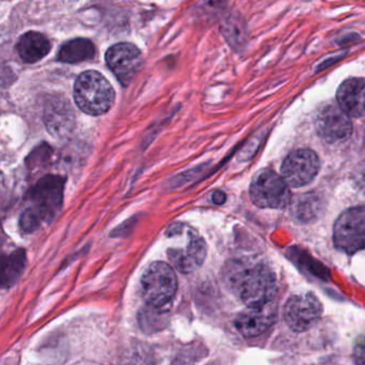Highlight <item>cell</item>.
<instances>
[{
    "label": "cell",
    "instance_id": "obj_1",
    "mask_svg": "<svg viewBox=\"0 0 365 365\" xmlns=\"http://www.w3.org/2000/svg\"><path fill=\"white\" fill-rule=\"evenodd\" d=\"M73 96L76 106L91 116L106 114L115 101L114 87L97 71L83 72L78 76Z\"/></svg>",
    "mask_w": 365,
    "mask_h": 365
},
{
    "label": "cell",
    "instance_id": "obj_2",
    "mask_svg": "<svg viewBox=\"0 0 365 365\" xmlns=\"http://www.w3.org/2000/svg\"><path fill=\"white\" fill-rule=\"evenodd\" d=\"M140 286L149 307L162 309L174 298L178 282L173 267L166 262H155L145 271Z\"/></svg>",
    "mask_w": 365,
    "mask_h": 365
},
{
    "label": "cell",
    "instance_id": "obj_3",
    "mask_svg": "<svg viewBox=\"0 0 365 365\" xmlns=\"http://www.w3.org/2000/svg\"><path fill=\"white\" fill-rule=\"evenodd\" d=\"M277 292V275L264 264H256L243 274L239 286L241 300L247 307H260L272 302Z\"/></svg>",
    "mask_w": 365,
    "mask_h": 365
},
{
    "label": "cell",
    "instance_id": "obj_4",
    "mask_svg": "<svg viewBox=\"0 0 365 365\" xmlns=\"http://www.w3.org/2000/svg\"><path fill=\"white\" fill-rule=\"evenodd\" d=\"M335 247L354 254L365 247V207H352L344 211L333 227Z\"/></svg>",
    "mask_w": 365,
    "mask_h": 365
},
{
    "label": "cell",
    "instance_id": "obj_5",
    "mask_svg": "<svg viewBox=\"0 0 365 365\" xmlns=\"http://www.w3.org/2000/svg\"><path fill=\"white\" fill-rule=\"evenodd\" d=\"M250 196L259 208L283 209L292 200L287 183L272 170H262L254 178L250 187Z\"/></svg>",
    "mask_w": 365,
    "mask_h": 365
},
{
    "label": "cell",
    "instance_id": "obj_6",
    "mask_svg": "<svg viewBox=\"0 0 365 365\" xmlns=\"http://www.w3.org/2000/svg\"><path fill=\"white\" fill-rule=\"evenodd\" d=\"M65 179L58 175H46L40 179L31 192L33 208L44 223L52 221L61 209Z\"/></svg>",
    "mask_w": 365,
    "mask_h": 365
},
{
    "label": "cell",
    "instance_id": "obj_7",
    "mask_svg": "<svg viewBox=\"0 0 365 365\" xmlns=\"http://www.w3.org/2000/svg\"><path fill=\"white\" fill-rule=\"evenodd\" d=\"M322 314V303L312 292L294 294L284 307V319L296 332H304L315 326Z\"/></svg>",
    "mask_w": 365,
    "mask_h": 365
},
{
    "label": "cell",
    "instance_id": "obj_8",
    "mask_svg": "<svg viewBox=\"0 0 365 365\" xmlns=\"http://www.w3.org/2000/svg\"><path fill=\"white\" fill-rule=\"evenodd\" d=\"M106 61L110 71L125 87L131 84L144 66V58L140 48L128 42L110 46L106 52Z\"/></svg>",
    "mask_w": 365,
    "mask_h": 365
},
{
    "label": "cell",
    "instance_id": "obj_9",
    "mask_svg": "<svg viewBox=\"0 0 365 365\" xmlns=\"http://www.w3.org/2000/svg\"><path fill=\"white\" fill-rule=\"evenodd\" d=\"M319 168V159L314 151L299 149L284 160L281 168L282 178L288 187H304L315 179Z\"/></svg>",
    "mask_w": 365,
    "mask_h": 365
},
{
    "label": "cell",
    "instance_id": "obj_10",
    "mask_svg": "<svg viewBox=\"0 0 365 365\" xmlns=\"http://www.w3.org/2000/svg\"><path fill=\"white\" fill-rule=\"evenodd\" d=\"M316 129L320 138L328 144L345 142L352 133L349 116L334 106L322 108L316 118Z\"/></svg>",
    "mask_w": 365,
    "mask_h": 365
},
{
    "label": "cell",
    "instance_id": "obj_11",
    "mask_svg": "<svg viewBox=\"0 0 365 365\" xmlns=\"http://www.w3.org/2000/svg\"><path fill=\"white\" fill-rule=\"evenodd\" d=\"M168 254L177 270L182 273L193 272L202 266L206 258V242L195 232H190L185 247H170Z\"/></svg>",
    "mask_w": 365,
    "mask_h": 365
},
{
    "label": "cell",
    "instance_id": "obj_12",
    "mask_svg": "<svg viewBox=\"0 0 365 365\" xmlns=\"http://www.w3.org/2000/svg\"><path fill=\"white\" fill-rule=\"evenodd\" d=\"M277 318V309L272 302L264 307H249L236 318V328L245 337H255L268 330Z\"/></svg>",
    "mask_w": 365,
    "mask_h": 365
},
{
    "label": "cell",
    "instance_id": "obj_13",
    "mask_svg": "<svg viewBox=\"0 0 365 365\" xmlns=\"http://www.w3.org/2000/svg\"><path fill=\"white\" fill-rule=\"evenodd\" d=\"M339 106L349 117L365 116V78H349L336 93Z\"/></svg>",
    "mask_w": 365,
    "mask_h": 365
},
{
    "label": "cell",
    "instance_id": "obj_14",
    "mask_svg": "<svg viewBox=\"0 0 365 365\" xmlns=\"http://www.w3.org/2000/svg\"><path fill=\"white\" fill-rule=\"evenodd\" d=\"M52 44L43 34L29 31L19 39L16 50L21 58L27 63H38L48 56Z\"/></svg>",
    "mask_w": 365,
    "mask_h": 365
},
{
    "label": "cell",
    "instance_id": "obj_15",
    "mask_svg": "<svg viewBox=\"0 0 365 365\" xmlns=\"http://www.w3.org/2000/svg\"><path fill=\"white\" fill-rule=\"evenodd\" d=\"M95 55L96 50L93 42L88 39L78 38L61 46L58 53V59L61 63H78L91 61Z\"/></svg>",
    "mask_w": 365,
    "mask_h": 365
},
{
    "label": "cell",
    "instance_id": "obj_16",
    "mask_svg": "<svg viewBox=\"0 0 365 365\" xmlns=\"http://www.w3.org/2000/svg\"><path fill=\"white\" fill-rule=\"evenodd\" d=\"M26 266V254L23 250H18L8 256L4 264V287H11L16 283Z\"/></svg>",
    "mask_w": 365,
    "mask_h": 365
},
{
    "label": "cell",
    "instance_id": "obj_17",
    "mask_svg": "<svg viewBox=\"0 0 365 365\" xmlns=\"http://www.w3.org/2000/svg\"><path fill=\"white\" fill-rule=\"evenodd\" d=\"M319 209V202H317V198L305 195L294 204L292 211L297 219L302 222H309L317 217Z\"/></svg>",
    "mask_w": 365,
    "mask_h": 365
},
{
    "label": "cell",
    "instance_id": "obj_18",
    "mask_svg": "<svg viewBox=\"0 0 365 365\" xmlns=\"http://www.w3.org/2000/svg\"><path fill=\"white\" fill-rule=\"evenodd\" d=\"M42 223H44L43 220L33 207L27 208L21 215V230L27 234L36 232L42 225Z\"/></svg>",
    "mask_w": 365,
    "mask_h": 365
},
{
    "label": "cell",
    "instance_id": "obj_19",
    "mask_svg": "<svg viewBox=\"0 0 365 365\" xmlns=\"http://www.w3.org/2000/svg\"><path fill=\"white\" fill-rule=\"evenodd\" d=\"M354 359L356 365H365V336L356 341L354 346Z\"/></svg>",
    "mask_w": 365,
    "mask_h": 365
},
{
    "label": "cell",
    "instance_id": "obj_20",
    "mask_svg": "<svg viewBox=\"0 0 365 365\" xmlns=\"http://www.w3.org/2000/svg\"><path fill=\"white\" fill-rule=\"evenodd\" d=\"M212 200L215 205H223L226 202V195L224 192L217 191L213 193Z\"/></svg>",
    "mask_w": 365,
    "mask_h": 365
}]
</instances>
